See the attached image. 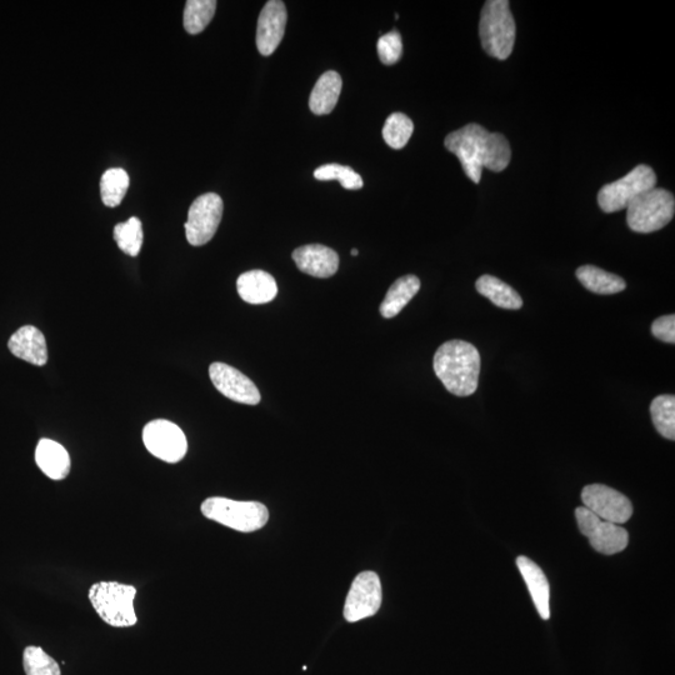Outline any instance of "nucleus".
<instances>
[{
    "instance_id": "f257e3e1",
    "label": "nucleus",
    "mask_w": 675,
    "mask_h": 675,
    "mask_svg": "<svg viewBox=\"0 0 675 675\" xmlns=\"http://www.w3.org/2000/svg\"><path fill=\"white\" fill-rule=\"evenodd\" d=\"M445 148L457 155L465 175L475 184L482 179L483 168L503 172L512 159V150L503 134L489 133L479 124H467L447 135Z\"/></svg>"
},
{
    "instance_id": "f03ea898",
    "label": "nucleus",
    "mask_w": 675,
    "mask_h": 675,
    "mask_svg": "<svg viewBox=\"0 0 675 675\" xmlns=\"http://www.w3.org/2000/svg\"><path fill=\"white\" fill-rule=\"evenodd\" d=\"M480 363V354L473 344L449 340L435 353L433 368L449 393L469 397L478 389Z\"/></svg>"
},
{
    "instance_id": "7ed1b4c3",
    "label": "nucleus",
    "mask_w": 675,
    "mask_h": 675,
    "mask_svg": "<svg viewBox=\"0 0 675 675\" xmlns=\"http://www.w3.org/2000/svg\"><path fill=\"white\" fill-rule=\"evenodd\" d=\"M479 37L490 57L505 60L512 54L517 25L508 0H488L480 14Z\"/></svg>"
},
{
    "instance_id": "20e7f679",
    "label": "nucleus",
    "mask_w": 675,
    "mask_h": 675,
    "mask_svg": "<svg viewBox=\"0 0 675 675\" xmlns=\"http://www.w3.org/2000/svg\"><path fill=\"white\" fill-rule=\"evenodd\" d=\"M137 589L133 585L117 582L95 583L89 589V600L103 622L114 628H128L137 624L134 599Z\"/></svg>"
},
{
    "instance_id": "39448f33",
    "label": "nucleus",
    "mask_w": 675,
    "mask_h": 675,
    "mask_svg": "<svg viewBox=\"0 0 675 675\" xmlns=\"http://www.w3.org/2000/svg\"><path fill=\"white\" fill-rule=\"evenodd\" d=\"M200 509L205 518L242 533L262 529L269 520L268 508L258 502L212 497L205 499Z\"/></svg>"
},
{
    "instance_id": "423d86ee",
    "label": "nucleus",
    "mask_w": 675,
    "mask_h": 675,
    "mask_svg": "<svg viewBox=\"0 0 675 675\" xmlns=\"http://www.w3.org/2000/svg\"><path fill=\"white\" fill-rule=\"evenodd\" d=\"M674 212V195L668 190L653 188L628 205V227L642 234L657 232L672 222Z\"/></svg>"
},
{
    "instance_id": "0eeeda50",
    "label": "nucleus",
    "mask_w": 675,
    "mask_h": 675,
    "mask_svg": "<svg viewBox=\"0 0 675 675\" xmlns=\"http://www.w3.org/2000/svg\"><path fill=\"white\" fill-rule=\"evenodd\" d=\"M657 185V175L648 165L640 164L617 182L604 185L598 193V204L604 213L627 209L640 194Z\"/></svg>"
},
{
    "instance_id": "6e6552de",
    "label": "nucleus",
    "mask_w": 675,
    "mask_h": 675,
    "mask_svg": "<svg viewBox=\"0 0 675 675\" xmlns=\"http://www.w3.org/2000/svg\"><path fill=\"white\" fill-rule=\"evenodd\" d=\"M223 210V200L218 194L207 193L195 199L184 225L189 244L200 247L212 240L222 220Z\"/></svg>"
},
{
    "instance_id": "1a4fd4ad",
    "label": "nucleus",
    "mask_w": 675,
    "mask_h": 675,
    "mask_svg": "<svg viewBox=\"0 0 675 675\" xmlns=\"http://www.w3.org/2000/svg\"><path fill=\"white\" fill-rule=\"evenodd\" d=\"M578 527L598 553L613 555L623 552L629 543V534L622 525L607 522L585 507L575 509Z\"/></svg>"
},
{
    "instance_id": "9d476101",
    "label": "nucleus",
    "mask_w": 675,
    "mask_h": 675,
    "mask_svg": "<svg viewBox=\"0 0 675 675\" xmlns=\"http://www.w3.org/2000/svg\"><path fill=\"white\" fill-rule=\"evenodd\" d=\"M145 448L155 458L167 463H178L188 452L187 437L177 424L165 419L153 420L143 429Z\"/></svg>"
},
{
    "instance_id": "9b49d317",
    "label": "nucleus",
    "mask_w": 675,
    "mask_h": 675,
    "mask_svg": "<svg viewBox=\"0 0 675 675\" xmlns=\"http://www.w3.org/2000/svg\"><path fill=\"white\" fill-rule=\"evenodd\" d=\"M382 583L377 573L363 572L357 575L350 587L344 604V618L349 623L373 617L382 605Z\"/></svg>"
},
{
    "instance_id": "f8f14e48",
    "label": "nucleus",
    "mask_w": 675,
    "mask_h": 675,
    "mask_svg": "<svg viewBox=\"0 0 675 675\" xmlns=\"http://www.w3.org/2000/svg\"><path fill=\"white\" fill-rule=\"evenodd\" d=\"M584 507L607 522L622 525L633 515V505L624 494L603 484H590L582 492Z\"/></svg>"
},
{
    "instance_id": "ddd939ff",
    "label": "nucleus",
    "mask_w": 675,
    "mask_h": 675,
    "mask_svg": "<svg viewBox=\"0 0 675 675\" xmlns=\"http://www.w3.org/2000/svg\"><path fill=\"white\" fill-rule=\"evenodd\" d=\"M209 375L214 387L224 397L247 405L260 403L262 397L257 385L238 369L224 363H213L209 367Z\"/></svg>"
},
{
    "instance_id": "4468645a",
    "label": "nucleus",
    "mask_w": 675,
    "mask_h": 675,
    "mask_svg": "<svg viewBox=\"0 0 675 675\" xmlns=\"http://www.w3.org/2000/svg\"><path fill=\"white\" fill-rule=\"evenodd\" d=\"M287 20V8L280 0H270L264 5L257 27V48L264 57H269L279 47Z\"/></svg>"
},
{
    "instance_id": "2eb2a0df",
    "label": "nucleus",
    "mask_w": 675,
    "mask_h": 675,
    "mask_svg": "<svg viewBox=\"0 0 675 675\" xmlns=\"http://www.w3.org/2000/svg\"><path fill=\"white\" fill-rule=\"evenodd\" d=\"M292 257L300 272L315 278L333 277L339 269L337 252L322 244L303 245L294 250Z\"/></svg>"
},
{
    "instance_id": "dca6fc26",
    "label": "nucleus",
    "mask_w": 675,
    "mask_h": 675,
    "mask_svg": "<svg viewBox=\"0 0 675 675\" xmlns=\"http://www.w3.org/2000/svg\"><path fill=\"white\" fill-rule=\"evenodd\" d=\"M8 348L14 357L37 365V367H43L48 362V348L45 337L33 325H24L17 330L10 337Z\"/></svg>"
},
{
    "instance_id": "f3484780",
    "label": "nucleus",
    "mask_w": 675,
    "mask_h": 675,
    "mask_svg": "<svg viewBox=\"0 0 675 675\" xmlns=\"http://www.w3.org/2000/svg\"><path fill=\"white\" fill-rule=\"evenodd\" d=\"M240 298L249 304H267L277 297L278 285L275 279L264 270H250L237 280Z\"/></svg>"
},
{
    "instance_id": "a211bd4d",
    "label": "nucleus",
    "mask_w": 675,
    "mask_h": 675,
    "mask_svg": "<svg viewBox=\"0 0 675 675\" xmlns=\"http://www.w3.org/2000/svg\"><path fill=\"white\" fill-rule=\"evenodd\" d=\"M517 565L520 574L523 575L529 594L532 595L533 603L537 612L544 620L550 618V587L547 577L537 563L527 557H518Z\"/></svg>"
},
{
    "instance_id": "6ab92c4d",
    "label": "nucleus",
    "mask_w": 675,
    "mask_h": 675,
    "mask_svg": "<svg viewBox=\"0 0 675 675\" xmlns=\"http://www.w3.org/2000/svg\"><path fill=\"white\" fill-rule=\"evenodd\" d=\"M35 462L42 472L53 480H63L70 472V457L62 444L42 439L35 449Z\"/></svg>"
},
{
    "instance_id": "aec40b11",
    "label": "nucleus",
    "mask_w": 675,
    "mask_h": 675,
    "mask_svg": "<svg viewBox=\"0 0 675 675\" xmlns=\"http://www.w3.org/2000/svg\"><path fill=\"white\" fill-rule=\"evenodd\" d=\"M342 78L337 72L329 70L315 83L310 94L309 108L314 114L327 115L333 112L342 92Z\"/></svg>"
},
{
    "instance_id": "412c9836",
    "label": "nucleus",
    "mask_w": 675,
    "mask_h": 675,
    "mask_svg": "<svg viewBox=\"0 0 675 675\" xmlns=\"http://www.w3.org/2000/svg\"><path fill=\"white\" fill-rule=\"evenodd\" d=\"M420 280L415 275H404L395 280L380 304L379 312L385 319L397 317L419 292Z\"/></svg>"
},
{
    "instance_id": "4be33fe9",
    "label": "nucleus",
    "mask_w": 675,
    "mask_h": 675,
    "mask_svg": "<svg viewBox=\"0 0 675 675\" xmlns=\"http://www.w3.org/2000/svg\"><path fill=\"white\" fill-rule=\"evenodd\" d=\"M475 288L499 308L517 310L523 307V299L517 290L493 275H482L475 283Z\"/></svg>"
},
{
    "instance_id": "5701e85b",
    "label": "nucleus",
    "mask_w": 675,
    "mask_h": 675,
    "mask_svg": "<svg viewBox=\"0 0 675 675\" xmlns=\"http://www.w3.org/2000/svg\"><path fill=\"white\" fill-rule=\"evenodd\" d=\"M577 278L585 288L595 294L610 295L623 292L627 288V283L623 278L594 265H583L577 269Z\"/></svg>"
},
{
    "instance_id": "b1692460",
    "label": "nucleus",
    "mask_w": 675,
    "mask_h": 675,
    "mask_svg": "<svg viewBox=\"0 0 675 675\" xmlns=\"http://www.w3.org/2000/svg\"><path fill=\"white\" fill-rule=\"evenodd\" d=\"M650 414L657 432L665 439H675V398L674 395H658L650 404Z\"/></svg>"
},
{
    "instance_id": "393cba45",
    "label": "nucleus",
    "mask_w": 675,
    "mask_h": 675,
    "mask_svg": "<svg viewBox=\"0 0 675 675\" xmlns=\"http://www.w3.org/2000/svg\"><path fill=\"white\" fill-rule=\"evenodd\" d=\"M129 188V175L122 168L108 169L100 180L102 202L109 208L118 207L123 202Z\"/></svg>"
},
{
    "instance_id": "a878e982",
    "label": "nucleus",
    "mask_w": 675,
    "mask_h": 675,
    "mask_svg": "<svg viewBox=\"0 0 675 675\" xmlns=\"http://www.w3.org/2000/svg\"><path fill=\"white\" fill-rule=\"evenodd\" d=\"M217 10V2L214 0H188L184 9V29L189 34L202 33L212 19Z\"/></svg>"
},
{
    "instance_id": "bb28decb",
    "label": "nucleus",
    "mask_w": 675,
    "mask_h": 675,
    "mask_svg": "<svg viewBox=\"0 0 675 675\" xmlns=\"http://www.w3.org/2000/svg\"><path fill=\"white\" fill-rule=\"evenodd\" d=\"M142 222L137 217H132L125 223H119L114 228V240L118 247L130 257H137L143 245Z\"/></svg>"
},
{
    "instance_id": "cd10ccee",
    "label": "nucleus",
    "mask_w": 675,
    "mask_h": 675,
    "mask_svg": "<svg viewBox=\"0 0 675 675\" xmlns=\"http://www.w3.org/2000/svg\"><path fill=\"white\" fill-rule=\"evenodd\" d=\"M414 132L412 119L403 113H393L385 120L383 138L393 149H402L408 144Z\"/></svg>"
},
{
    "instance_id": "c85d7f7f",
    "label": "nucleus",
    "mask_w": 675,
    "mask_h": 675,
    "mask_svg": "<svg viewBox=\"0 0 675 675\" xmlns=\"http://www.w3.org/2000/svg\"><path fill=\"white\" fill-rule=\"evenodd\" d=\"M315 179L322 180V182H330V180H338L344 189L358 190L363 188V179L360 175L350 167L339 164H325L314 172Z\"/></svg>"
},
{
    "instance_id": "c756f323",
    "label": "nucleus",
    "mask_w": 675,
    "mask_h": 675,
    "mask_svg": "<svg viewBox=\"0 0 675 675\" xmlns=\"http://www.w3.org/2000/svg\"><path fill=\"white\" fill-rule=\"evenodd\" d=\"M23 667L27 675H60L58 663L39 647L25 648Z\"/></svg>"
},
{
    "instance_id": "7c9ffc66",
    "label": "nucleus",
    "mask_w": 675,
    "mask_h": 675,
    "mask_svg": "<svg viewBox=\"0 0 675 675\" xmlns=\"http://www.w3.org/2000/svg\"><path fill=\"white\" fill-rule=\"evenodd\" d=\"M377 50L380 62L383 64L397 63L403 53L402 35L397 30L382 35L378 40Z\"/></svg>"
},
{
    "instance_id": "2f4dec72",
    "label": "nucleus",
    "mask_w": 675,
    "mask_h": 675,
    "mask_svg": "<svg viewBox=\"0 0 675 675\" xmlns=\"http://www.w3.org/2000/svg\"><path fill=\"white\" fill-rule=\"evenodd\" d=\"M652 333L655 338L662 340V342L674 344L675 343V315H664L655 319L652 324Z\"/></svg>"
},
{
    "instance_id": "473e14b6",
    "label": "nucleus",
    "mask_w": 675,
    "mask_h": 675,
    "mask_svg": "<svg viewBox=\"0 0 675 675\" xmlns=\"http://www.w3.org/2000/svg\"><path fill=\"white\" fill-rule=\"evenodd\" d=\"M358 254H359V250H358V249H352V255H353V257H355V255H358Z\"/></svg>"
}]
</instances>
